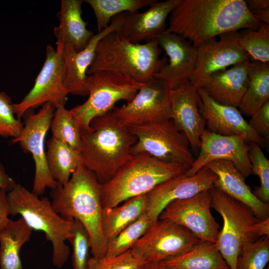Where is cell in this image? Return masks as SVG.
<instances>
[{"label":"cell","mask_w":269,"mask_h":269,"mask_svg":"<svg viewBox=\"0 0 269 269\" xmlns=\"http://www.w3.org/2000/svg\"><path fill=\"white\" fill-rule=\"evenodd\" d=\"M157 39L168 60L153 78L164 83L170 90L175 89L189 81L197 60V48L184 37L171 32L165 31Z\"/></svg>","instance_id":"19"},{"label":"cell","mask_w":269,"mask_h":269,"mask_svg":"<svg viewBox=\"0 0 269 269\" xmlns=\"http://www.w3.org/2000/svg\"><path fill=\"white\" fill-rule=\"evenodd\" d=\"M81 163L101 184L110 180L131 158V149L136 141L112 111L94 118L89 128L81 132Z\"/></svg>","instance_id":"3"},{"label":"cell","mask_w":269,"mask_h":269,"mask_svg":"<svg viewBox=\"0 0 269 269\" xmlns=\"http://www.w3.org/2000/svg\"><path fill=\"white\" fill-rule=\"evenodd\" d=\"M174 5V0L157 1L142 12L123 13L120 34L134 43L157 39L166 29V19Z\"/></svg>","instance_id":"22"},{"label":"cell","mask_w":269,"mask_h":269,"mask_svg":"<svg viewBox=\"0 0 269 269\" xmlns=\"http://www.w3.org/2000/svg\"><path fill=\"white\" fill-rule=\"evenodd\" d=\"M211 207L222 217L223 226L216 243L230 269H236L238 258L244 245L256 241L249 227L261 220L246 205L215 187L211 190Z\"/></svg>","instance_id":"8"},{"label":"cell","mask_w":269,"mask_h":269,"mask_svg":"<svg viewBox=\"0 0 269 269\" xmlns=\"http://www.w3.org/2000/svg\"><path fill=\"white\" fill-rule=\"evenodd\" d=\"M136 137L132 155L146 153L162 161L189 169L194 158L189 141L171 119L162 122L127 126Z\"/></svg>","instance_id":"9"},{"label":"cell","mask_w":269,"mask_h":269,"mask_svg":"<svg viewBox=\"0 0 269 269\" xmlns=\"http://www.w3.org/2000/svg\"><path fill=\"white\" fill-rule=\"evenodd\" d=\"M197 89L188 81L170 90L169 93L171 120L195 151L199 149L200 137L206 125L199 111L200 99Z\"/></svg>","instance_id":"20"},{"label":"cell","mask_w":269,"mask_h":269,"mask_svg":"<svg viewBox=\"0 0 269 269\" xmlns=\"http://www.w3.org/2000/svg\"><path fill=\"white\" fill-rule=\"evenodd\" d=\"M253 131L265 142L269 138V101L266 103L248 122Z\"/></svg>","instance_id":"40"},{"label":"cell","mask_w":269,"mask_h":269,"mask_svg":"<svg viewBox=\"0 0 269 269\" xmlns=\"http://www.w3.org/2000/svg\"><path fill=\"white\" fill-rule=\"evenodd\" d=\"M16 184L15 181L6 172L0 161V188L8 192L13 189Z\"/></svg>","instance_id":"44"},{"label":"cell","mask_w":269,"mask_h":269,"mask_svg":"<svg viewBox=\"0 0 269 269\" xmlns=\"http://www.w3.org/2000/svg\"><path fill=\"white\" fill-rule=\"evenodd\" d=\"M170 90L164 83L153 78L126 105L115 107L113 113L126 126L168 121L171 119Z\"/></svg>","instance_id":"13"},{"label":"cell","mask_w":269,"mask_h":269,"mask_svg":"<svg viewBox=\"0 0 269 269\" xmlns=\"http://www.w3.org/2000/svg\"><path fill=\"white\" fill-rule=\"evenodd\" d=\"M268 269H269L268 268Z\"/></svg>","instance_id":"46"},{"label":"cell","mask_w":269,"mask_h":269,"mask_svg":"<svg viewBox=\"0 0 269 269\" xmlns=\"http://www.w3.org/2000/svg\"><path fill=\"white\" fill-rule=\"evenodd\" d=\"M200 141L199 154L186 171L187 175L195 174L208 163L217 160L233 162L245 179L252 174L248 155L249 146L244 136L223 135L205 129Z\"/></svg>","instance_id":"16"},{"label":"cell","mask_w":269,"mask_h":269,"mask_svg":"<svg viewBox=\"0 0 269 269\" xmlns=\"http://www.w3.org/2000/svg\"><path fill=\"white\" fill-rule=\"evenodd\" d=\"M9 207L7 198V192L0 188V229L9 219Z\"/></svg>","instance_id":"43"},{"label":"cell","mask_w":269,"mask_h":269,"mask_svg":"<svg viewBox=\"0 0 269 269\" xmlns=\"http://www.w3.org/2000/svg\"><path fill=\"white\" fill-rule=\"evenodd\" d=\"M161 52L157 39L134 43L114 31L97 44L87 75L103 71L116 72L145 83L167 64L168 59L159 57Z\"/></svg>","instance_id":"4"},{"label":"cell","mask_w":269,"mask_h":269,"mask_svg":"<svg viewBox=\"0 0 269 269\" xmlns=\"http://www.w3.org/2000/svg\"><path fill=\"white\" fill-rule=\"evenodd\" d=\"M249 232L255 239L269 236V218L253 224L249 227Z\"/></svg>","instance_id":"42"},{"label":"cell","mask_w":269,"mask_h":269,"mask_svg":"<svg viewBox=\"0 0 269 269\" xmlns=\"http://www.w3.org/2000/svg\"><path fill=\"white\" fill-rule=\"evenodd\" d=\"M144 264L130 250L116 256L90 258L88 269H141Z\"/></svg>","instance_id":"39"},{"label":"cell","mask_w":269,"mask_h":269,"mask_svg":"<svg viewBox=\"0 0 269 269\" xmlns=\"http://www.w3.org/2000/svg\"><path fill=\"white\" fill-rule=\"evenodd\" d=\"M161 263L168 269H230L216 244L202 240L189 251Z\"/></svg>","instance_id":"28"},{"label":"cell","mask_w":269,"mask_h":269,"mask_svg":"<svg viewBox=\"0 0 269 269\" xmlns=\"http://www.w3.org/2000/svg\"><path fill=\"white\" fill-rule=\"evenodd\" d=\"M23 123L14 114L11 98L0 92V136L12 138L21 133Z\"/></svg>","instance_id":"38"},{"label":"cell","mask_w":269,"mask_h":269,"mask_svg":"<svg viewBox=\"0 0 269 269\" xmlns=\"http://www.w3.org/2000/svg\"><path fill=\"white\" fill-rule=\"evenodd\" d=\"M199 111L208 130L223 135H240L250 143L263 145L265 141L251 128L237 107L219 104L198 88Z\"/></svg>","instance_id":"21"},{"label":"cell","mask_w":269,"mask_h":269,"mask_svg":"<svg viewBox=\"0 0 269 269\" xmlns=\"http://www.w3.org/2000/svg\"><path fill=\"white\" fill-rule=\"evenodd\" d=\"M50 128L52 137L79 152L81 142V129L70 110L65 106L55 108Z\"/></svg>","instance_id":"32"},{"label":"cell","mask_w":269,"mask_h":269,"mask_svg":"<svg viewBox=\"0 0 269 269\" xmlns=\"http://www.w3.org/2000/svg\"><path fill=\"white\" fill-rule=\"evenodd\" d=\"M124 202L121 206L103 208L102 227L108 244L145 211V194L130 198Z\"/></svg>","instance_id":"29"},{"label":"cell","mask_w":269,"mask_h":269,"mask_svg":"<svg viewBox=\"0 0 269 269\" xmlns=\"http://www.w3.org/2000/svg\"><path fill=\"white\" fill-rule=\"evenodd\" d=\"M211 190L171 202L158 218L169 220L189 230L200 240L216 244L221 229L211 213Z\"/></svg>","instance_id":"14"},{"label":"cell","mask_w":269,"mask_h":269,"mask_svg":"<svg viewBox=\"0 0 269 269\" xmlns=\"http://www.w3.org/2000/svg\"><path fill=\"white\" fill-rule=\"evenodd\" d=\"M63 74L60 52L48 45L44 63L33 87L20 102L13 104L16 117L20 119L27 111L46 103L55 108L65 106L69 93L64 85Z\"/></svg>","instance_id":"12"},{"label":"cell","mask_w":269,"mask_h":269,"mask_svg":"<svg viewBox=\"0 0 269 269\" xmlns=\"http://www.w3.org/2000/svg\"><path fill=\"white\" fill-rule=\"evenodd\" d=\"M123 13L113 17L109 25L94 34L88 44L77 51L68 44L56 42L60 53L64 75V85L69 94L85 96L88 95L87 88V71L95 55L97 44L106 35L120 29Z\"/></svg>","instance_id":"17"},{"label":"cell","mask_w":269,"mask_h":269,"mask_svg":"<svg viewBox=\"0 0 269 269\" xmlns=\"http://www.w3.org/2000/svg\"><path fill=\"white\" fill-rule=\"evenodd\" d=\"M141 269H168L161 262H148Z\"/></svg>","instance_id":"45"},{"label":"cell","mask_w":269,"mask_h":269,"mask_svg":"<svg viewBox=\"0 0 269 269\" xmlns=\"http://www.w3.org/2000/svg\"><path fill=\"white\" fill-rule=\"evenodd\" d=\"M188 169L146 153L134 155L110 180L102 184L103 208L115 207L128 199L146 194L158 184Z\"/></svg>","instance_id":"5"},{"label":"cell","mask_w":269,"mask_h":269,"mask_svg":"<svg viewBox=\"0 0 269 269\" xmlns=\"http://www.w3.org/2000/svg\"><path fill=\"white\" fill-rule=\"evenodd\" d=\"M206 166L217 176L214 187L246 205L259 219L269 218V203L262 202L256 196L233 162L217 160Z\"/></svg>","instance_id":"23"},{"label":"cell","mask_w":269,"mask_h":269,"mask_svg":"<svg viewBox=\"0 0 269 269\" xmlns=\"http://www.w3.org/2000/svg\"><path fill=\"white\" fill-rule=\"evenodd\" d=\"M55 110L51 104L46 103L36 113L27 111L21 134L10 141L12 144L18 143L23 151L32 154L35 165L32 192L37 196L43 195L46 188L51 190L57 185L48 169L45 149V136Z\"/></svg>","instance_id":"11"},{"label":"cell","mask_w":269,"mask_h":269,"mask_svg":"<svg viewBox=\"0 0 269 269\" xmlns=\"http://www.w3.org/2000/svg\"><path fill=\"white\" fill-rule=\"evenodd\" d=\"M269 261V236L248 242L238 258L236 269H265Z\"/></svg>","instance_id":"35"},{"label":"cell","mask_w":269,"mask_h":269,"mask_svg":"<svg viewBox=\"0 0 269 269\" xmlns=\"http://www.w3.org/2000/svg\"><path fill=\"white\" fill-rule=\"evenodd\" d=\"M216 178V175L205 166L192 176L185 172L166 180L145 194V212L154 221L168 204L212 189Z\"/></svg>","instance_id":"18"},{"label":"cell","mask_w":269,"mask_h":269,"mask_svg":"<svg viewBox=\"0 0 269 269\" xmlns=\"http://www.w3.org/2000/svg\"><path fill=\"white\" fill-rule=\"evenodd\" d=\"M46 152L48 169L57 185L67 182L81 163L79 152L53 137L47 141Z\"/></svg>","instance_id":"30"},{"label":"cell","mask_w":269,"mask_h":269,"mask_svg":"<svg viewBox=\"0 0 269 269\" xmlns=\"http://www.w3.org/2000/svg\"><path fill=\"white\" fill-rule=\"evenodd\" d=\"M144 83L120 73L103 71L88 75V98L69 110L81 131L87 130L95 118L112 111L121 100L133 99Z\"/></svg>","instance_id":"7"},{"label":"cell","mask_w":269,"mask_h":269,"mask_svg":"<svg viewBox=\"0 0 269 269\" xmlns=\"http://www.w3.org/2000/svg\"><path fill=\"white\" fill-rule=\"evenodd\" d=\"M72 235L68 241L72 247L73 269H88L91 244L89 234L78 221L73 220Z\"/></svg>","instance_id":"37"},{"label":"cell","mask_w":269,"mask_h":269,"mask_svg":"<svg viewBox=\"0 0 269 269\" xmlns=\"http://www.w3.org/2000/svg\"><path fill=\"white\" fill-rule=\"evenodd\" d=\"M9 215H19L32 229L43 232L52 245V263L62 267L67 261L70 249L65 243L71 237L73 221L62 218L53 209L47 197H39L20 184L7 192Z\"/></svg>","instance_id":"6"},{"label":"cell","mask_w":269,"mask_h":269,"mask_svg":"<svg viewBox=\"0 0 269 269\" xmlns=\"http://www.w3.org/2000/svg\"><path fill=\"white\" fill-rule=\"evenodd\" d=\"M248 155L251 164L252 173L257 175L260 186L256 188L253 193L262 202L269 201V160L262 150L260 145L250 143Z\"/></svg>","instance_id":"36"},{"label":"cell","mask_w":269,"mask_h":269,"mask_svg":"<svg viewBox=\"0 0 269 269\" xmlns=\"http://www.w3.org/2000/svg\"><path fill=\"white\" fill-rule=\"evenodd\" d=\"M165 32L179 35L196 47L231 31L257 29L260 24L244 0H174Z\"/></svg>","instance_id":"1"},{"label":"cell","mask_w":269,"mask_h":269,"mask_svg":"<svg viewBox=\"0 0 269 269\" xmlns=\"http://www.w3.org/2000/svg\"><path fill=\"white\" fill-rule=\"evenodd\" d=\"M247 71L248 85L238 107L251 117L269 101V63L250 60Z\"/></svg>","instance_id":"27"},{"label":"cell","mask_w":269,"mask_h":269,"mask_svg":"<svg viewBox=\"0 0 269 269\" xmlns=\"http://www.w3.org/2000/svg\"><path fill=\"white\" fill-rule=\"evenodd\" d=\"M218 36L219 40L212 38L196 47L197 60L189 81L197 88L213 73L250 59L239 44L238 31L227 32Z\"/></svg>","instance_id":"15"},{"label":"cell","mask_w":269,"mask_h":269,"mask_svg":"<svg viewBox=\"0 0 269 269\" xmlns=\"http://www.w3.org/2000/svg\"><path fill=\"white\" fill-rule=\"evenodd\" d=\"M238 42L250 60L269 63V24L260 23L256 30L241 29L238 31Z\"/></svg>","instance_id":"33"},{"label":"cell","mask_w":269,"mask_h":269,"mask_svg":"<svg viewBox=\"0 0 269 269\" xmlns=\"http://www.w3.org/2000/svg\"><path fill=\"white\" fill-rule=\"evenodd\" d=\"M250 60L213 73L199 88L219 104L237 107L248 85L247 67Z\"/></svg>","instance_id":"24"},{"label":"cell","mask_w":269,"mask_h":269,"mask_svg":"<svg viewBox=\"0 0 269 269\" xmlns=\"http://www.w3.org/2000/svg\"><path fill=\"white\" fill-rule=\"evenodd\" d=\"M156 0H86L96 17L98 32L107 28L115 16L125 12H135L150 6Z\"/></svg>","instance_id":"31"},{"label":"cell","mask_w":269,"mask_h":269,"mask_svg":"<svg viewBox=\"0 0 269 269\" xmlns=\"http://www.w3.org/2000/svg\"><path fill=\"white\" fill-rule=\"evenodd\" d=\"M246 5L255 18L260 23L269 24V0H245Z\"/></svg>","instance_id":"41"},{"label":"cell","mask_w":269,"mask_h":269,"mask_svg":"<svg viewBox=\"0 0 269 269\" xmlns=\"http://www.w3.org/2000/svg\"><path fill=\"white\" fill-rule=\"evenodd\" d=\"M199 241L184 227L158 218L130 250L145 263L161 262L189 251Z\"/></svg>","instance_id":"10"},{"label":"cell","mask_w":269,"mask_h":269,"mask_svg":"<svg viewBox=\"0 0 269 269\" xmlns=\"http://www.w3.org/2000/svg\"><path fill=\"white\" fill-rule=\"evenodd\" d=\"M84 0H62L57 13L59 24L54 28L56 42L68 44L75 50H82L95 34L87 28L82 17Z\"/></svg>","instance_id":"25"},{"label":"cell","mask_w":269,"mask_h":269,"mask_svg":"<svg viewBox=\"0 0 269 269\" xmlns=\"http://www.w3.org/2000/svg\"><path fill=\"white\" fill-rule=\"evenodd\" d=\"M153 222L144 212L108 242L106 256H116L131 249L146 232Z\"/></svg>","instance_id":"34"},{"label":"cell","mask_w":269,"mask_h":269,"mask_svg":"<svg viewBox=\"0 0 269 269\" xmlns=\"http://www.w3.org/2000/svg\"><path fill=\"white\" fill-rule=\"evenodd\" d=\"M32 230L21 217L8 219L0 229V269H23L19 252L30 240Z\"/></svg>","instance_id":"26"},{"label":"cell","mask_w":269,"mask_h":269,"mask_svg":"<svg viewBox=\"0 0 269 269\" xmlns=\"http://www.w3.org/2000/svg\"><path fill=\"white\" fill-rule=\"evenodd\" d=\"M101 186L95 174L81 163L69 181L51 189V204L63 219L79 221L87 231L93 257L106 256L108 242L102 227Z\"/></svg>","instance_id":"2"}]
</instances>
